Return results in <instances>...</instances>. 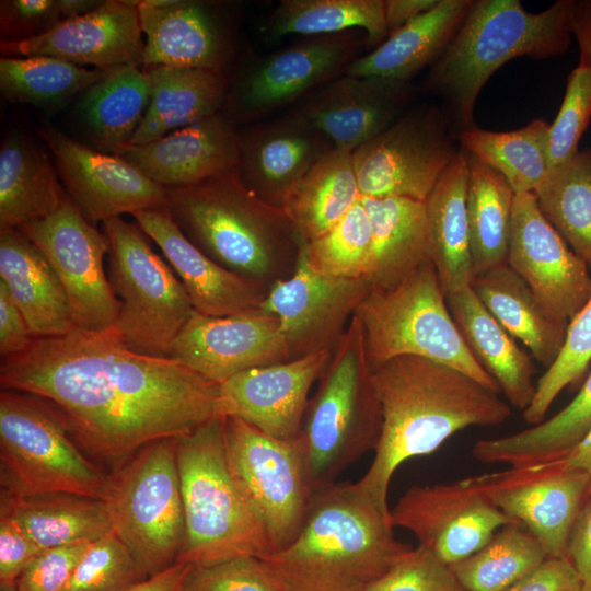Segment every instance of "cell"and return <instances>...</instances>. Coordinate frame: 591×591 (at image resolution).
<instances>
[{
	"instance_id": "obj_1",
	"label": "cell",
	"mask_w": 591,
	"mask_h": 591,
	"mask_svg": "<svg viewBox=\"0 0 591 591\" xmlns=\"http://www.w3.org/2000/svg\"><path fill=\"white\" fill-rule=\"evenodd\" d=\"M0 385L49 402L79 447L108 462L223 417L219 384L172 358L128 349L112 328L35 338L1 360Z\"/></svg>"
},
{
	"instance_id": "obj_2",
	"label": "cell",
	"mask_w": 591,
	"mask_h": 591,
	"mask_svg": "<svg viewBox=\"0 0 591 591\" xmlns=\"http://www.w3.org/2000/svg\"><path fill=\"white\" fill-rule=\"evenodd\" d=\"M374 376L382 428L374 457L356 484L385 511H390L389 487L399 465L434 452L463 429L498 426L511 415L499 393L426 358H394L376 369Z\"/></svg>"
},
{
	"instance_id": "obj_3",
	"label": "cell",
	"mask_w": 591,
	"mask_h": 591,
	"mask_svg": "<svg viewBox=\"0 0 591 591\" xmlns=\"http://www.w3.org/2000/svg\"><path fill=\"white\" fill-rule=\"evenodd\" d=\"M410 548L390 511L356 483L335 482L313 491L296 537L259 559L280 591H362Z\"/></svg>"
},
{
	"instance_id": "obj_4",
	"label": "cell",
	"mask_w": 591,
	"mask_h": 591,
	"mask_svg": "<svg viewBox=\"0 0 591 591\" xmlns=\"http://www.w3.org/2000/svg\"><path fill=\"white\" fill-rule=\"evenodd\" d=\"M572 8L573 0H558L540 12L525 10L519 0H473L451 44L422 81L425 91L440 101L456 138L477 126V97L505 63L520 57L549 59L568 50Z\"/></svg>"
},
{
	"instance_id": "obj_5",
	"label": "cell",
	"mask_w": 591,
	"mask_h": 591,
	"mask_svg": "<svg viewBox=\"0 0 591 591\" xmlns=\"http://www.w3.org/2000/svg\"><path fill=\"white\" fill-rule=\"evenodd\" d=\"M165 209L196 247L234 273L271 286L293 271L299 234L282 208L245 186L237 167L165 188Z\"/></svg>"
},
{
	"instance_id": "obj_6",
	"label": "cell",
	"mask_w": 591,
	"mask_h": 591,
	"mask_svg": "<svg viewBox=\"0 0 591 591\" xmlns=\"http://www.w3.org/2000/svg\"><path fill=\"white\" fill-rule=\"evenodd\" d=\"M176 459L186 526L178 563L208 566L273 553L264 523L231 467L224 417L176 438Z\"/></svg>"
},
{
	"instance_id": "obj_7",
	"label": "cell",
	"mask_w": 591,
	"mask_h": 591,
	"mask_svg": "<svg viewBox=\"0 0 591 591\" xmlns=\"http://www.w3.org/2000/svg\"><path fill=\"white\" fill-rule=\"evenodd\" d=\"M381 428L374 371L354 315L309 401L299 434L313 491L335 483L345 468L374 451Z\"/></svg>"
},
{
	"instance_id": "obj_8",
	"label": "cell",
	"mask_w": 591,
	"mask_h": 591,
	"mask_svg": "<svg viewBox=\"0 0 591 591\" xmlns=\"http://www.w3.org/2000/svg\"><path fill=\"white\" fill-rule=\"evenodd\" d=\"M355 315L373 371L394 358L417 356L455 368L500 393L459 332L432 262L393 288L371 287Z\"/></svg>"
},
{
	"instance_id": "obj_9",
	"label": "cell",
	"mask_w": 591,
	"mask_h": 591,
	"mask_svg": "<svg viewBox=\"0 0 591 591\" xmlns=\"http://www.w3.org/2000/svg\"><path fill=\"white\" fill-rule=\"evenodd\" d=\"M0 484L3 493L76 494L105 500L104 475L71 437L59 412L34 394L1 390Z\"/></svg>"
},
{
	"instance_id": "obj_10",
	"label": "cell",
	"mask_w": 591,
	"mask_h": 591,
	"mask_svg": "<svg viewBox=\"0 0 591 591\" xmlns=\"http://www.w3.org/2000/svg\"><path fill=\"white\" fill-rule=\"evenodd\" d=\"M102 227L108 240L107 276L120 302L113 332L135 352L169 358L195 311L183 283L137 223L116 217Z\"/></svg>"
},
{
	"instance_id": "obj_11",
	"label": "cell",
	"mask_w": 591,
	"mask_h": 591,
	"mask_svg": "<svg viewBox=\"0 0 591 591\" xmlns=\"http://www.w3.org/2000/svg\"><path fill=\"white\" fill-rule=\"evenodd\" d=\"M114 533L146 578L178 563L186 538L176 438L137 451L111 477L105 499Z\"/></svg>"
},
{
	"instance_id": "obj_12",
	"label": "cell",
	"mask_w": 591,
	"mask_h": 591,
	"mask_svg": "<svg viewBox=\"0 0 591 591\" xmlns=\"http://www.w3.org/2000/svg\"><path fill=\"white\" fill-rule=\"evenodd\" d=\"M439 104L409 107L352 152L361 197L425 202L460 148Z\"/></svg>"
},
{
	"instance_id": "obj_13",
	"label": "cell",
	"mask_w": 591,
	"mask_h": 591,
	"mask_svg": "<svg viewBox=\"0 0 591 591\" xmlns=\"http://www.w3.org/2000/svg\"><path fill=\"white\" fill-rule=\"evenodd\" d=\"M231 467L266 529L273 552L298 534L313 494L299 437L273 438L235 417H224Z\"/></svg>"
},
{
	"instance_id": "obj_14",
	"label": "cell",
	"mask_w": 591,
	"mask_h": 591,
	"mask_svg": "<svg viewBox=\"0 0 591 591\" xmlns=\"http://www.w3.org/2000/svg\"><path fill=\"white\" fill-rule=\"evenodd\" d=\"M367 46L362 31L303 37L250 62L228 90L225 105L240 121H254L302 101L345 74Z\"/></svg>"
},
{
	"instance_id": "obj_15",
	"label": "cell",
	"mask_w": 591,
	"mask_h": 591,
	"mask_svg": "<svg viewBox=\"0 0 591 591\" xmlns=\"http://www.w3.org/2000/svg\"><path fill=\"white\" fill-rule=\"evenodd\" d=\"M18 229L42 251L56 273L78 331L102 333L113 328L120 302L104 267L108 253L104 232L86 221L68 196L51 215Z\"/></svg>"
},
{
	"instance_id": "obj_16",
	"label": "cell",
	"mask_w": 591,
	"mask_h": 591,
	"mask_svg": "<svg viewBox=\"0 0 591 591\" xmlns=\"http://www.w3.org/2000/svg\"><path fill=\"white\" fill-rule=\"evenodd\" d=\"M470 479L505 515L531 533L548 558H567L575 523L588 501L590 479L584 472L552 460Z\"/></svg>"
},
{
	"instance_id": "obj_17",
	"label": "cell",
	"mask_w": 591,
	"mask_h": 591,
	"mask_svg": "<svg viewBox=\"0 0 591 591\" xmlns=\"http://www.w3.org/2000/svg\"><path fill=\"white\" fill-rule=\"evenodd\" d=\"M370 289L366 278L314 270L301 240L293 271L270 286L258 312L277 317L290 359L334 351Z\"/></svg>"
},
{
	"instance_id": "obj_18",
	"label": "cell",
	"mask_w": 591,
	"mask_h": 591,
	"mask_svg": "<svg viewBox=\"0 0 591 591\" xmlns=\"http://www.w3.org/2000/svg\"><path fill=\"white\" fill-rule=\"evenodd\" d=\"M390 522L394 529L409 531L419 545L449 566L478 551L502 526L514 523L470 477L409 487L390 508Z\"/></svg>"
},
{
	"instance_id": "obj_19",
	"label": "cell",
	"mask_w": 591,
	"mask_h": 591,
	"mask_svg": "<svg viewBox=\"0 0 591 591\" xmlns=\"http://www.w3.org/2000/svg\"><path fill=\"white\" fill-rule=\"evenodd\" d=\"M508 265L546 313L568 325L591 294V271L541 212L534 193L515 194Z\"/></svg>"
},
{
	"instance_id": "obj_20",
	"label": "cell",
	"mask_w": 591,
	"mask_h": 591,
	"mask_svg": "<svg viewBox=\"0 0 591 591\" xmlns=\"http://www.w3.org/2000/svg\"><path fill=\"white\" fill-rule=\"evenodd\" d=\"M67 196L86 221L165 208V188L120 157L104 154L53 127L38 128Z\"/></svg>"
},
{
	"instance_id": "obj_21",
	"label": "cell",
	"mask_w": 591,
	"mask_h": 591,
	"mask_svg": "<svg viewBox=\"0 0 591 591\" xmlns=\"http://www.w3.org/2000/svg\"><path fill=\"white\" fill-rule=\"evenodd\" d=\"M169 358L217 384L250 369L291 360L277 317L258 311L229 316L194 311Z\"/></svg>"
},
{
	"instance_id": "obj_22",
	"label": "cell",
	"mask_w": 591,
	"mask_h": 591,
	"mask_svg": "<svg viewBox=\"0 0 591 591\" xmlns=\"http://www.w3.org/2000/svg\"><path fill=\"white\" fill-rule=\"evenodd\" d=\"M333 351H321L241 372L220 385L223 417H235L281 440L299 437L309 393Z\"/></svg>"
},
{
	"instance_id": "obj_23",
	"label": "cell",
	"mask_w": 591,
	"mask_h": 591,
	"mask_svg": "<svg viewBox=\"0 0 591 591\" xmlns=\"http://www.w3.org/2000/svg\"><path fill=\"white\" fill-rule=\"evenodd\" d=\"M138 1L107 0L94 10L67 20L50 31L20 42L1 40L9 57L48 56L78 66L111 71L142 65Z\"/></svg>"
},
{
	"instance_id": "obj_24",
	"label": "cell",
	"mask_w": 591,
	"mask_h": 591,
	"mask_svg": "<svg viewBox=\"0 0 591 591\" xmlns=\"http://www.w3.org/2000/svg\"><path fill=\"white\" fill-rule=\"evenodd\" d=\"M334 149L325 134L292 109L239 132L237 172L257 197L282 208L297 184Z\"/></svg>"
},
{
	"instance_id": "obj_25",
	"label": "cell",
	"mask_w": 591,
	"mask_h": 591,
	"mask_svg": "<svg viewBox=\"0 0 591 591\" xmlns=\"http://www.w3.org/2000/svg\"><path fill=\"white\" fill-rule=\"evenodd\" d=\"M412 82L343 74L304 97L294 108L335 148L354 152L394 124L409 107Z\"/></svg>"
},
{
	"instance_id": "obj_26",
	"label": "cell",
	"mask_w": 591,
	"mask_h": 591,
	"mask_svg": "<svg viewBox=\"0 0 591 591\" xmlns=\"http://www.w3.org/2000/svg\"><path fill=\"white\" fill-rule=\"evenodd\" d=\"M137 9L146 35L144 67L224 71L232 57V32L213 3L142 0Z\"/></svg>"
},
{
	"instance_id": "obj_27",
	"label": "cell",
	"mask_w": 591,
	"mask_h": 591,
	"mask_svg": "<svg viewBox=\"0 0 591 591\" xmlns=\"http://www.w3.org/2000/svg\"><path fill=\"white\" fill-rule=\"evenodd\" d=\"M132 217L162 251L195 311L209 316L258 311L270 286L212 260L183 234L165 208L141 210Z\"/></svg>"
},
{
	"instance_id": "obj_28",
	"label": "cell",
	"mask_w": 591,
	"mask_h": 591,
	"mask_svg": "<svg viewBox=\"0 0 591 591\" xmlns=\"http://www.w3.org/2000/svg\"><path fill=\"white\" fill-rule=\"evenodd\" d=\"M113 153L164 188L192 186L237 167L239 132L231 118L218 113L146 144L116 147Z\"/></svg>"
},
{
	"instance_id": "obj_29",
	"label": "cell",
	"mask_w": 591,
	"mask_h": 591,
	"mask_svg": "<svg viewBox=\"0 0 591 591\" xmlns=\"http://www.w3.org/2000/svg\"><path fill=\"white\" fill-rule=\"evenodd\" d=\"M0 280L34 338L77 331L63 288L42 251L19 229L0 230Z\"/></svg>"
},
{
	"instance_id": "obj_30",
	"label": "cell",
	"mask_w": 591,
	"mask_h": 591,
	"mask_svg": "<svg viewBox=\"0 0 591 591\" xmlns=\"http://www.w3.org/2000/svg\"><path fill=\"white\" fill-rule=\"evenodd\" d=\"M472 3L473 0H439L432 9L359 56L345 74L412 82L444 53Z\"/></svg>"
},
{
	"instance_id": "obj_31",
	"label": "cell",
	"mask_w": 591,
	"mask_h": 591,
	"mask_svg": "<svg viewBox=\"0 0 591 591\" xmlns=\"http://www.w3.org/2000/svg\"><path fill=\"white\" fill-rule=\"evenodd\" d=\"M447 304L465 344L496 381L507 401L522 412L531 404L536 384L531 357L499 324L471 286L448 294Z\"/></svg>"
},
{
	"instance_id": "obj_32",
	"label": "cell",
	"mask_w": 591,
	"mask_h": 591,
	"mask_svg": "<svg viewBox=\"0 0 591 591\" xmlns=\"http://www.w3.org/2000/svg\"><path fill=\"white\" fill-rule=\"evenodd\" d=\"M151 100L128 144L141 146L220 113L228 83L223 72L207 69L146 67Z\"/></svg>"
},
{
	"instance_id": "obj_33",
	"label": "cell",
	"mask_w": 591,
	"mask_h": 591,
	"mask_svg": "<svg viewBox=\"0 0 591 591\" xmlns=\"http://www.w3.org/2000/svg\"><path fill=\"white\" fill-rule=\"evenodd\" d=\"M468 154H457L425 201L431 259L445 297L474 278L467 219Z\"/></svg>"
},
{
	"instance_id": "obj_34",
	"label": "cell",
	"mask_w": 591,
	"mask_h": 591,
	"mask_svg": "<svg viewBox=\"0 0 591 591\" xmlns=\"http://www.w3.org/2000/svg\"><path fill=\"white\" fill-rule=\"evenodd\" d=\"M369 213L373 252L367 279L390 289L431 259L425 202L402 198L361 197Z\"/></svg>"
},
{
	"instance_id": "obj_35",
	"label": "cell",
	"mask_w": 591,
	"mask_h": 591,
	"mask_svg": "<svg viewBox=\"0 0 591 591\" xmlns=\"http://www.w3.org/2000/svg\"><path fill=\"white\" fill-rule=\"evenodd\" d=\"M471 288L499 324L549 368L563 347L567 326L554 321L528 283L501 264L474 276Z\"/></svg>"
},
{
	"instance_id": "obj_36",
	"label": "cell",
	"mask_w": 591,
	"mask_h": 591,
	"mask_svg": "<svg viewBox=\"0 0 591 591\" xmlns=\"http://www.w3.org/2000/svg\"><path fill=\"white\" fill-rule=\"evenodd\" d=\"M0 514L42 549L93 542L113 531L105 500L68 493L14 496L0 491Z\"/></svg>"
},
{
	"instance_id": "obj_37",
	"label": "cell",
	"mask_w": 591,
	"mask_h": 591,
	"mask_svg": "<svg viewBox=\"0 0 591 591\" xmlns=\"http://www.w3.org/2000/svg\"><path fill=\"white\" fill-rule=\"evenodd\" d=\"M66 190L46 152L12 134L0 148V230L18 229L56 211Z\"/></svg>"
},
{
	"instance_id": "obj_38",
	"label": "cell",
	"mask_w": 591,
	"mask_h": 591,
	"mask_svg": "<svg viewBox=\"0 0 591 591\" xmlns=\"http://www.w3.org/2000/svg\"><path fill=\"white\" fill-rule=\"evenodd\" d=\"M352 152L335 148L288 195L282 209L304 243L334 228L360 200Z\"/></svg>"
},
{
	"instance_id": "obj_39",
	"label": "cell",
	"mask_w": 591,
	"mask_h": 591,
	"mask_svg": "<svg viewBox=\"0 0 591 591\" xmlns=\"http://www.w3.org/2000/svg\"><path fill=\"white\" fill-rule=\"evenodd\" d=\"M591 430V373L576 397L549 419L522 431L478 440L473 456L509 466L542 463L563 456Z\"/></svg>"
},
{
	"instance_id": "obj_40",
	"label": "cell",
	"mask_w": 591,
	"mask_h": 591,
	"mask_svg": "<svg viewBox=\"0 0 591 591\" xmlns=\"http://www.w3.org/2000/svg\"><path fill=\"white\" fill-rule=\"evenodd\" d=\"M351 30L366 34L367 46L380 45L389 35L384 0H281L267 16L262 32L273 40Z\"/></svg>"
},
{
	"instance_id": "obj_41",
	"label": "cell",
	"mask_w": 591,
	"mask_h": 591,
	"mask_svg": "<svg viewBox=\"0 0 591 591\" xmlns=\"http://www.w3.org/2000/svg\"><path fill=\"white\" fill-rule=\"evenodd\" d=\"M549 124L532 119L511 131L478 126L457 136L461 148L503 176L515 194L534 193L549 172Z\"/></svg>"
},
{
	"instance_id": "obj_42",
	"label": "cell",
	"mask_w": 591,
	"mask_h": 591,
	"mask_svg": "<svg viewBox=\"0 0 591 591\" xmlns=\"http://www.w3.org/2000/svg\"><path fill=\"white\" fill-rule=\"evenodd\" d=\"M467 154V219L477 275L507 263L515 193L501 174Z\"/></svg>"
},
{
	"instance_id": "obj_43",
	"label": "cell",
	"mask_w": 591,
	"mask_h": 591,
	"mask_svg": "<svg viewBox=\"0 0 591 591\" xmlns=\"http://www.w3.org/2000/svg\"><path fill=\"white\" fill-rule=\"evenodd\" d=\"M151 79L138 65L107 71L85 91L80 111L85 124L112 151L127 144L151 100Z\"/></svg>"
},
{
	"instance_id": "obj_44",
	"label": "cell",
	"mask_w": 591,
	"mask_h": 591,
	"mask_svg": "<svg viewBox=\"0 0 591 591\" xmlns=\"http://www.w3.org/2000/svg\"><path fill=\"white\" fill-rule=\"evenodd\" d=\"M534 194L545 219L575 254L591 264V148L549 170Z\"/></svg>"
},
{
	"instance_id": "obj_45",
	"label": "cell",
	"mask_w": 591,
	"mask_h": 591,
	"mask_svg": "<svg viewBox=\"0 0 591 591\" xmlns=\"http://www.w3.org/2000/svg\"><path fill=\"white\" fill-rule=\"evenodd\" d=\"M548 558L542 544L511 523L498 530L478 551L450 566L466 591H503Z\"/></svg>"
},
{
	"instance_id": "obj_46",
	"label": "cell",
	"mask_w": 591,
	"mask_h": 591,
	"mask_svg": "<svg viewBox=\"0 0 591 591\" xmlns=\"http://www.w3.org/2000/svg\"><path fill=\"white\" fill-rule=\"evenodd\" d=\"M106 72L48 56H3L0 59V92L12 103L53 106L86 91Z\"/></svg>"
},
{
	"instance_id": "obj_47",
	"label": "cell",
	"mask_w": 591,
	"mask_h": 591,
	"mask_svg": "<svg viewBox=\"0 0 591 591\" xmlns=\"http://www.w3.org/2000/svg\"><path fill=\"white\" fill-rule=\"evenodd\" d=\"M303 247L310 265L317 273L367 279L372 260L373 234L362 198L334 228L310 243L303 242Z\"/></svg>"
},
{
	"instance_id": "obj_48",
	"label": "cell",
	"mask_w": 591,
	"mask_h": 591,
	"mask_svg": "<svg viewBox=\"0 0 591 591\" xmlns=\"http://www.w3.org/2000/svg\"><path fill=\"white\" fill-rule=\"evenodd\" d=\"M591 271V264L588 265ZM591 361V294L569 321L560 352L536 382L531 404L522 412L525 422H542L561 391L579 381Z\"/></svg>"
},
{
	"instance_id": "obj_49",
	"label": "cell",
	"mask_w": 591,
	"mask_h": 591,
	"mask_svg": "<svg viewBox=\"0 0 591 591\" xmlns=\"http://www.w3.org/2000/svg\"><path fill=\"white\" fill-rule=\"evenodd\" d=\"M144 579L128 547L112 531L90 544L65 591H126Z\"/></svg>"
},
{
	"instance_id": "obj_50",
	"label": "cell",
	"mask_w": 591,
	"mask_h": 591,
	"mask_svg": "<svg viewBox=\"0 0 591 591\" xmlns=\"http://www.w3.org/2000/svg\"><path fill=\"white\" fill-rule=\"evenodd\" d=\"M591 119V67L578 63L567 76L560 108L549 124L547 159L549 170L571 160Z\"/></svg>"
},
{
	"instance_id": "obj_51",
	"label": "cell",
	"mask_w": 591,
	"mask_h": 591,
	"mask_svg": "<svg viewBox=\"0 0 591 591\" xmlns=\"http://www.w3.org/2000/svg\"><path fill=\"white\" fill-rule=\"evenodd\" d=\"M101 3L94 0L1 1V40L20 42L39 36L67 20L94 10Z\"/></svg>"
},
{
	"instance_id": "obj_52",
	"label": "cell",
	"mask_w": 591,
	"mask_h": 591,
	"mask_svg": "<svg viewBox=\"0 0 591 591\" xmlns=\"http://www.w3.org/2000/svg\"><path fill=\"white\" fill-rule=\"evenodd\" d=\"M362 591H466L452 568L426 547L407 551Z\"/></svg>"
},
{
	"instance_id": "obj_53",
	"label": "cell",
	"mask_w": 591,
	"mask_h": 591,
	"mask_svg": "<svg viewBox=\"0 0 591 591\" xmlns=\"http://www.w3.org/2000/svg\"><path fill=\"white\" fill-rule=\"evenodd\" d=\"M184 591H280L259 558L236 556L208 566H192Z\"/></svg>"
},
{
	"instance_id": "obj_54",
	"label": "cell",
	"mask_w": 591,
	"mask_h": 591,
	"mask_svg": "<svg viewBox=\"0 0 591 591\" xmlns=\"http://www.w3.org/2000/svg\"><path fill=\"white\" fill-rule=\"evenodd\" d=\"M91 543L83 541L43 551L19 576V591H65Z\"/></svg>"
},
{
	"instance_id": "obj_55",
	"label": "cell",
	"mask_w": 591,
	"mask_h": 591,
	"mask_svg": "<svg viewBox=\"0 0 591 591\" xmlns=\"http://www.w3.org/2000/svg\"><path fill=\"white\" fill-rule=\"evenodd\" d=\"M43 551L7 515L0 514V581H15Z\"/></svg>"
},
{
	"instance_id": "obj_56",
	"label": "cell",
	"mask_w": 591,
	"mask_h": 591,
	"mask_svg": "<svg viewBox=\"0 0 591 591\" xmlns=\"http://www.w3.org/2000/svg\"><path fill=\"white\" fill-rule=\"evenodd\" d=\"M583 582L567 558H547L503 591H580Z\"/></svg>"
},
{
	"instance_id": "obj_57",
	"label": "cell",
	"mask_w": 591,
	"mask_h": 591,
	"mask_svg": "<svg viewBox=\"0 0 591 591\" xmlns=\"http://www.w3.org/2000/svg\"><path fill=\"white\" fill-rule=\"evenodd\" d=\"M28 324L0 280V355L1 360L20 355L34 341Z\"/></svg>"
},
{
	"instance_id": "obj_58",
	"label": "cell",
	"mask_w": 591,
	"mask_h": 591,
	"mask_svg": "<svg viewBox=\"0 0 591 591\" xmlns=\"http://www.w3.org/2000/svg\"><path fill=\"white\" fill-rule=\"evenodd\" d=\"M567 559L583 584H591V499L584 503L577 518L569 540Z\"/></svg>"
},
{
	"instance_id": "obj_59",
	"label": "cell",
	"mask_w": 591,
	"mask_h": 591,
	"mask_svg": "<svg viewBox=\"0 0 591 591\" xmlns=\"http://www.w3.org/2000/svg\"><path fill=\"white\" fill-rule=\"evenodd\" d=\"M438 2L439 0H384L389 34L419 18Z\"/></svg>"
},
{
	"instance_id": "obj_60",
	"label": "cell",
	"mask_w": 591,
	"mask_h": 591,
	"mask_svg": "<svg viewBox=\"0 0 591 591\" xmlns=\"http://www.w3.org/2000/svg\"><path fill=\"white\" fill-rule=\"evenodd\" d=\"M571 30L579 47V63L591 67V0H573Z\"/></svg>"
},
{
	"instance_id": "obj_61",
	"label": "cell",
	"mask_w": 591,
	"mask_h": 591,
	"mask_svg": "<svg viewBox=\"0 0 591 591\" xmlns=\"http://www.w3.org/2000/svg\"><path fill=\"white\" fill-rule=\"evenodd\" d=\"M190 567L189 564L177 563L126 591H184L185 580Z\"/></svg>"
},
{
	"instance_id": "obj_62",
	"label": "cell",
	"mask_w": 591,
	"mask_h": 591,
	"mask_svg": "<svg viewBox=\"0 0 591 591\" xmlns=\"http://www.w3.org/2000/svg\"><path fill=\"white\" fill-rule=\"evenodd\" d=\"M566 467L584 472L590 479L588 500L591 499V430L584 439L568 453L555 459ZM552 461V460H551Z\"/></svg>"
},
{
	"instance_id": "obj_63",
	"label": "cell",
	"mask_w": 591,
	"mask_h": 591,
	"mask_svg": "<svg viewBox=\"0 0 591 591\" xmlns=\"http://www.w3.org/2000/svg\"><path fill=\"white\" fill-rule=\"evenodd\" d=\"M0 591H19L16 580L15 581H0Z\"/></svg>"
},
{
	"instance_id": "obj_64",
	"label": "cell",
	"mask_w": 591,
	"mask_h": 591,
	"mask_svg": "<svg viewBox=\"0 0 591 591\" xmlns=\"http://www.w3.org/2000/svg\"><path fill=\"white\" fill-rule=\"evenodd\" d=\"M580 591H591V584H583Z\"/></svg>"
}]
</instances>
